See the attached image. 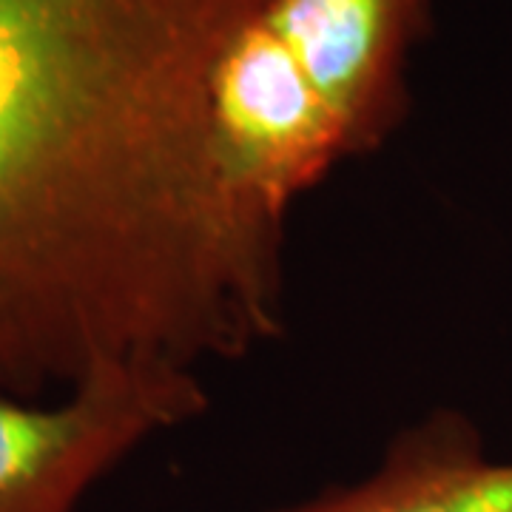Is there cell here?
Masks as SVG:
<instances>
[{
	"label": "cell",
	"instance_id": "1",
	"mask_svg": "<svg viewBox=\"0 0 512 512\" xmlns=\"http://www.w3.org/2000/svg\"><path fill=\"white\" fill-rule=\"evenodd\" d=\"M268 0H0V390L200 370L285 325V220L222 171L211 94Z\"/></svg>",
	"mask_w": 512,
	"mask_h": 512
},
{
	"label": "cell",
	"instance_id": "2",
	"mask_svg": "<svg viewBox=\"0 0 512 512\" xmlns=\"http://www.w3.org/2000/svg\"><path fill=\"white\" fill-rule=\"evenodd\" d=\"M433 0H268L225 49L211 94L228 177L288 217L330 168L407 111V57Z\"/></svg>",
	"mask_w": 512,
	"mask_h": 512
},
{
	"label": "cell",
	"instance_id": "3",
	"mask_svg": "<svg viewBox=\"0 0 512 512\" xmlns=\"http://www.w3.org/2000/svg\"><path fill=\"white\" fill-rule=\"evenodd\" d=\"M208 407L200 373L120 367L37 404L0 390V512H74L140 444Z\"/></svg>",
	"mask_w": 512,
	"mask_h": 512
},
{
	"label": "cell",
	"instance_id": "4",
	"mask_svg": "<svg viewBox=\"0 0 512 512\" xmlns=\"http://www.w3.org/2000/svg\"><path fill=\"white\" fill-rule=\"evenodd\" d=\"M276 512H512V461L461 416H433L390 444L370 476Z\"/></svg>",
	"mask_w": 512,
	"mask_h": 512
}]
</instances>
